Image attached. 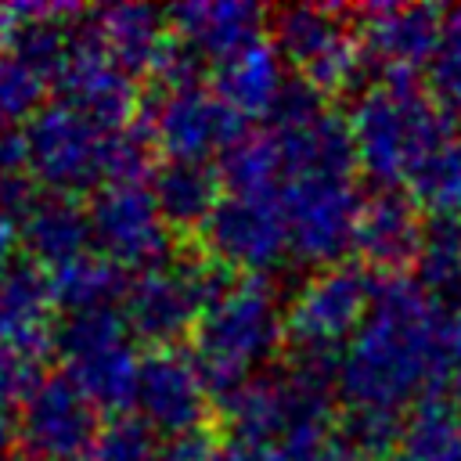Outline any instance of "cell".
I'll return each instance as SVG.
<instances>
[{"mask_svg": "<svg viewBox=\"0 0 461 461\" xmlns=\"http://www.w3.org/2000/svg\"><path fill=\"white\" fill-rule=\"evenodd\" d=\"M447 317L418 277L375 274L371 310L353 335L339 389L349 407L403 411L439 375H447Z\"/></svg>", "mask_w": 461, "mask_h": 461, "instance_id": "6da1fadb", "label": "cell"}, {"mask_svg": "<svg viewBox=\"0 0 461 461\" xmlns=\"http://www.w3.org/2000/svg\"><path fill=\"white\" fill-rule=\"evenodd\" d=\"M349 130L360 169L378 191H393L411 180L421 158L454 140V115L418 86V76H385L353 104Z\"/></svg>", "mask_w": 461, "mask_h": 461, "instance_id": "7a4b0ae2", "label": "cell"}, {"mask_svg": "<svg viewBox=\"0 0 461 461\" xmlns=\"http://www.w3.org/2000/svg\"><path fill=\"white\" fill-rule=\"evenodd\" d=\"M285 339V317L277 310V295L267 277L249 274L230 285L223 299H216L194 335L191 360L212 400H223L238 385L249 382V371L274 357Z\"/></svg>", "mask_w": 461, "mask_h": 461, "instance_id": "3957f363", "label": "cell"}, {"mask_svg": "<svg viewBox=\"0 0 461 461\" xmlns=\"http://www.w3.org/2000/svg\"><path fill=\"white\" fill-rule=\"evenodd\" d=\"M360 194L349 180L299 176L281 191V212L288 227V249L310 267H339L357 241Z\"/></svg>", "mask_w": 461, "mask_h": 461, "instance_id": "277c9868", "label": "cell"}, {"mask_svg": "<svg viewBox=\"0 0 461 461\" xmlns=\"http://www.w3.org/2000/svg\"><path fill=\"white\" fill-rule=\"evenodd\" d=\"M130 126L148 133L169 162H205V155H220L245 133V119L202 86L180 94L155 90L151 97H140Z\"/></svg>", "mask_w": 461, "mask_h": 461, "instance_id": "5b68a950", "label": "cell"}, {"mask_svg": "<svg viewBox=\"0 0 461 461\" xmlns=\"http://www.w3.org/2000/svg\"><path fill=\"white\" fill-rule=\"evenodd\" d=\"M375 277L357 263L324 267L303 281L285 310V339L295 349H339L360 331L371 310Z\"/></svg>", "mask_w": 461, "mask_h": 461, "instance_id": "8992f818", "label": "cell"}, {"mask_svg": "<svg viewBox=\"0 0 461 461\" xmlns=\"http://www.w3.org/2000/svg\"><path fill=\"white\" fill-rule=\"evenodd\" d=\"M29 173L54 187V194H83L104 184V144L108 133L72 112L68 104H43L29 126Z\"/></svg>", "mask_w": 461, "mask_h": 461, "instance_id": "52a82bcc", "label": "cell"}, {"mask_svg": "<svg viewBox=\"0 0 461 461\" xmlns=\"http://www.w3.org/2000/svg\"><path fill=\"white\" fill-rule=\"evenodd\" d=\"M202 249L230 270H270L288 249L281 198L274 194H227L202 227Z\"/></svg>", "mask_w": 461, "mask_h": 461, "instance_id": "ba28073f", "label": "cell"}, {"mask_svg": "<svg viewBox=\"0 0 461 461\" xmlns=\"http://www.w3.org/2000/svg\"><path fill=\"white\" fill-rule=\"evenodd\" d=\"M90 227L101 252L119 267L155 270L173 252L169 223L151 187H101L90 202Z\"/></svg>", "mask_w": 461, "mask_h": 461, "instance_id": "9c48e42d", "label": "cell"}, {"mask_svg": "<svg viewBox=\"0 0 461 461\" xmlns=\"http://www.w3.org/2000/svg\"><path fill=\"white\" fill-rule=\"evenodd\" d=\"M22 450L32 461H76L97 439V407L68 375H50L22 403Z\"/></svg>", "mask_w": 461, "mask_h": 461, "instance_id": "30bf717a", "label": "cell"}, {"mask_svg": "<svg viewBox=\"0 0 461 461\" xmlns=\"http://www.w3.org/2000/svg\"><path fill=\"white\" fill-rule=\"evenodd\" d=\"M349 14L360 18L367 65H375L382 79L418 76V68L436 58L447 32V14L429 4H367Z\"/></svg>", "mask_w": 461, "mask_h": 461, "instance_id": "8fae6325", "label": "cell"}, {"mask_svg": "<svg viewBox=\"0 0 461 461\" xmlns=\"http://www.w3.org/2000/svg\"><path fill=\"white\" fill-rule=\"evenodd\" d=\"M54 90L61 94V104H68L72 112H79L83 119L101 126L104 133L126 130L140 108V94H137L130 72H122L97 47L90 29H76L72 58L61 68V76L54 79Z\"/></svg>", "mask_w": 461, "mask_h": 461, "instance_id": "7c38bea8", "label": "cell"}, {"mask_svg": "<svg viewBox=\"0 0 461 461\" xmlns=\"http://www.w3.org/2000/svg\"><path fill=\"white\" fill-rule=\"evenodd\" d=\"M209 389L194 367L191 357L169 349H148L140 357V385H137V407L140 418L162 432L180 436L191 429H202V418L209 411Z\"/></svg>", "mask_w": 461, "mask_h": 461, "instance_id": "4fadbf2b", "label": "cell"}, {"mask_svg": "<svg viewBox=\"0 0 461 461\" xmlns=\"http://www.w3.org/2000/svg\"><path fill=\"white\" fill-rule=\"evenodd\" d=\"M166 22L173 25V36L187 40L202 58H212L216 65L263 43L267 32V11L241 0H191L166 11Z\"/></svg>", "mask_w": 461, "mask_h": 461, "instance_id": "5bb4252c", "label": "cell"}, {"mask_svg": "<svg viewBox=\"0 0 461 461\" xmlns=\"http://www.w3.org/2000/svg\"><path fill=\"white\" fill-rule=\"evenodd\" d=\"M421 216L411 194L403 191H375L357 220V241L353 249L367 267L378 274H403L407 263H414L421 245Z\"/></svg>", "mask_w": 461, "mask_h": 461, "instance_id": "9a60e30c", "label": "cell"}, {"mask_svg": "<svg viewBox=\"0 0 461 461\" xmlns=\"http://www.w3.org/2000/svg\"><path fill=\"white\" fill-rule=\"evenodd\" d=\"M54 292L50 274H43L40 263L14 259L0 274V342L25 349L32 357H43L47 346H54Z\"/></svg>", "mask_w": 461, "mask_h": 461, "instance_id": "2e32d148", "label": "cell"}, {"mask_svg": "<svg viewBox=\"0 0 461 461\" xmlns=\"http://www.w3.org/2000/svg\"><path fill=\"white\" fill-rule=\"evenodd\" d=\"M274 137H277L288 180H299V176L349 180V173L360 166L349 119H339L335 112H324L321 119L295 130H274Z\"/></svg>", "mask_w": 461, "mask_h": 461, "instance_id": "e0dca14e", "label": "cell"}, {"mask_svg": "<svg viewBox=\"0 0 461 461\" xmlns=\"http://www.w3.org/2000/svg\"><path fill=\"white\" fill-rule=\"evenodd\" d=\"M90 241H94L90 209H83L72 194L40 198L22 220V245L29 249L32 263L50 270H61L79 256H86Z\"/></svg>", "mask_w": 461, "mask_h": 461, "instance_id": "ac0fdd59", "label": "cell"}, {"mask_svg": "<svg viewBox=\"0 0 461 461\" xmlns=\"http://www.w3.org/2000/svg\"><path fill=\"white\" fill-rule=\"evenodd\" d=\"M90 36L122 72H148L166 32V14L148 4H108L90 14Z\"/></svg>", "mask_w": 461, "mask_h": 461, "instance_id": "d6986e66", "label": "cell"}, {"mask_svg": "<svg viewBox=\"0 0 461 461\" xmlns=\"http://www.w3.org/2000/svg\"><path fill=\"white\" fill-rule=\"evenodd\" d=\"M285 72H281V54L274 43H256L227 61L216 65L212 76V94L238 112L241 119H259L270 115L281 90H285Z\"/></svg>", "mask_w": 461, "mask_h": 461, "instance_id": "ffe728a7", "label": "cell"}, {"mask_svg": "<svg viewBox=\"0 0 461 461\" xmlns=\"http://www.w3.org/2000/svg\"><path fill=\"white\" fill-rule=\"evenodd\" d=\"M220 173L205 162H162L151 176V194L158 202L162 220L169 230L202 234L209 216L216 212L220 198Z\"/></svg>", "mask_w": 461, "mask_h": 461, "instance_id": "44dd1931", "label": "cell"}, {"mask_svg": "<svg viewBox=\"0 0 461 461\" xmlns=\"http://www.w3.org/2000/svg\"><path fill=\"white\" fill-rule=\"evenodd\" d=\"M216 411L223 425L234 432L241 443H270L274 436L285 439L292 425V407H288V389L285 378H249L223 400H216Z\"/></svg>", "mask_w": 461, "mask_h": 461, "instance_id": "7402d4cb", "label": "cell"}, {"mask_svg": "<svg viewBox=\"0 0 461 461\" xmlns=\"http://www.w3.org/2000/svg\"><path fill=\"white\" fill-rule=\"evenodd\" d=\"M68 378L76 382V389L97 407V411H112L115 418L137 403V385H140V357L119 342L112 349H101L94 357H83L76 364H68Z\"/></svg>", "mask_w": 461, "mask_h": 461, "instance_id": "603a6c76", "label": "cell"}, {"mask_svg": "<svg viewBox=\"0 0 461 461\" xmlns=\"http://www.w3.org/2000/svg\"><path fill=\"white\" fill-rule=\"evenodd\" d=\"M50 292L54 303L65 313H86V310H112V303H126L130 277L126 267L112 263L108 256H79L76 263L50 270Z\"/></svg>", "mask_w": 461, "mask_h": 461, "instance_id": "cb8c5ba5", "label": "cell"}, {"mask_svg": "<svg viewBox=\"0 0 461 461\" xmlns=\"http://www.w3.org/2000/svg\"><path fill=\"white\" fill-rule=\"evenodd\" d=\"M216 173L230 187V194H270L274 184L285 176V158L274 130L267 133L245 130L230 148L220 151Z\"/></svg>", "mask_w": 461, "mask_h": 461, "instance_id": "d4e9b609", "label": "cell"}, {"mask_svg": "<svg viewBox=\"0 0 461 461\" xmlns=\"http://www.w3.org/2000/svg\"><path fill=\"white\" fill-rule=\"evenodd\" d=\"M393 461H461V411L447 400H418Z\"/></svg>", "mask_w": 461, "mask_h": 461, "instance_id": "484cf974", "label": "cell"}, {"mask_svg": "<svg viewBox=\"0 0 461 461\" xmlns=\"http://www.w3.org/2000/svg\"><path fill=\"white\" fill-rule=\"evenodd\" d=\"M414 270H418V285L432 299L457 303L461 310V220H439V216L425 220Z\"/></svg>", "mask_w": 461, "mask_h": 461, "instance_id": "4316f807", "label": "cell"}, {"mask_svg": "<svg viewBox=\"0 0 461 461\" xmlns=\"http://www.w3.org/2000/svg\"><path fill=\"white\" fill-rule=\"evenodd\" d=\"M346 11L342 7H288L274 14V47L281 61H292L295 68H306L321 50H328L346 32Z\"/></svg>", "mask_w": 461, "mask_h": 461, "instance_id": "83f0119b", "label": "cell"}, {"mask_svg": "<svg viewBox=\"0 0 461 461\" xmlns=\"http://www.w3.org/2000/svg\"><path fill=\"white\" fill-rule=\"evenodd\" d=\"M407 194L418 209L439 220H461V140H447L429 158H421L407 180Z\"/></svg>", "mask_w": 461, "mask_h": 461, "instance_id": "f1b7e54d", "label": "cell"}, {"mask_svg": "<svg viewBox=\"0 0 461 461\" xmlns=\"http://www.w3.org/2000/svg\"><path fill=\"white\" fill-rule=\"evenodd\" d=\"M119 342H126V317L115 310L68 313L54 331V349L65 357V364H76V360L112 349Z\"/></svg>", "mask_w": 461, "mask_h": 461, "instance_id": "f546056e", "label": "cell"}, {"mask_svg": "<svg viewBox=\"0 0 461 461\" xmlns=\"http://www.w3.org/2000/svg\"><path fill=\"white\" fill-rule=\"evenodd\" d=\"M403 425L407 418H400V411H382V407H346L342 421H339V439L346 447H353L357 454L378 461L385 454L400 450L403 439Z\"/></svg>", "mask_w": 461, "mask_h": 461, "instance_id": "4dcf8cb0", "label": "cell"}, {"mask_svg": "<svg viewBox=\"0 0 461 461\" xmlns=\"http://www.w3.org/2000/svg\"><path fill=\"white\" fill-rule=\"evenodd\" d=\"M158 432L144 418L119 414L94 439V461H158Z\"/></svg>", "mask_w": 461, "mask_h": 461, "instance_id": "1f68e13d", "label": "cell"}, {"mask_svg": "<svg viewBox=\"0 0 461 461\" xmlns=\"http://www.w3.org/2000/svg\"><path fill=\"white\" fill-rule=\"evenodd\" d=\"M429 94L447 115H461V7L447 11V32L429 61Z\"/></svg>", "mask_w": 461, "mask_h": 461, "instance_id": "d6a6232c", "label": "cell"}, {"mask_svg": "<svg viewBox=\"0 0 461 461\" xmlns=\"http://www.w3.org/2000/svg\"><path fill=\"white\" fill-rule=\"evenodd\" d=\"M202 65L205 58L180 36H166L148 76L155 79L158 94H180V90H198V79H202Z\"/></svg>", "mask_w": 461, "mask_h": 461, "instance_id": "836d02e7", "label": "cell"}, {"mask_svg": "<svg viewBox=\"0 0 461 461\" xmlns=\"http://www.w3.org/2000/svg\"><path fill=\"white\" fill-rule=\"evenodd\" d=\"M40 101H43V76H36L14 58H0V108L18 122L25 115L32 119L40 112Z\"/></svg>", "mask_w": 461, "mask_h": 461, "instance_id": "e575fe53", "label": "cell"}, {"mask_svg": "<svg viewBox=\"0 0 461 461\" xmlns=\"http://www.w3.org/2000/svg\"><path fill=\"white\" fill-rule=\"evenodd\" d=\"M40 382H43L40 357L0 342V407L11 411L14 403H25Z\"/></svg>", "mask_w": 461, "mask_h": 461, "instance_id": "d590c367", "label": "cell"}, {"mask_svg": "<svg viewBox=\"0 0 461 461\" xmlns=\"http://www.w3.org/2000/svg\"><path fill=\"white\" fill-rule=\"evenodd\" d=\"M328 108H324V94H317L306 79H288L270 119H274V130H295V126H306L313 119H321Z\"/></svg>", "mask_w": 461, "mask_h": 461, "instance_id": "8d00e7d4", "label": "cell"}, {"mask_svg": "<svg viewBox=\"0 0 461 461\" xmlns=\"http://www.w3.org/2000/svg\"><path fill=\"white\" fill-rule=\"evenodd\" d=\"M216 450L220 447H216L212 432L202 425V429H191V432H180V436L166 439L158 461H212Z\"/></svg>", "mask_w": 461, "mask_h": 461, "instance_id": "74e56055", "label": "cell"}, {"mask_svg": "<svg viewBox=\"0 0 461 461\" xmlns=\"http://www.w3.org/2000/svg\"><path fill=\"white\" fill-rule=\"evenodd\" d=\"M36 202H40V194H36V176H32V173L0 176V212L14 216V220L22 223Z\"/></svg>", "mask_w": 461, "mask_h": 461, "instance_id": "f35d334b", "label": "cell"}, {"mask_svg": "<svg viewBox=\"0 0 461 461\" xmlns=\"http://www.w3.org/2000/svg\"><path fill=\"white\" fill-rule=\"evenodd\" d=\"M447 382H450V396H454V407L461 411V310H454L447 317Z\"/></svg>", "mask_w": 461, "mask_h": 461, "instance_id": "ab89813d", "label": "cell"}, {"mask_svg": "<svg viewBox=\"0 0 461 461\" xmlns=\"http://www.w3.org/2000/svg\"><path fill=\"white\" fill-rule=\"evenodd\" d=\"M212 461H292L285 454V447H274V443H241V439H230L227 447L216 450Z\"/></svg>", "mask_w": 461, "mask_h": 461, "instance_id": "60d3db41", "label": "cell"}, {"mask_svg": "<svg viewBox=\"0 0 461 461\" xmlns=\"http://www.w3.org/2000/svg\"><path fill=\"white\" fill-rule=\"evenodd\" d=\"M295 461H371V457L357 454V450L346 447L342 439H324L321 447H313L310 454H303V457H295Z\"/></svg>", "mask_w": 461, "mask_h": 461, "instance_id": "b9f144b4", "label": "cell"}, {"mask_svg": "<svg viewBox=\"0 0 461 461\" xmlns=\"http://www.w3.org/2000/svg\"><path fill=\"white\" fill-rule=\"evenodd\" d=\"M22 241V223L7 212H0V274L14 263V249Z\"/></svg>", "mask_w": 461, "mask_h": 461, "instance_id": "7bdbcfd3", "label": "cell"}, {"mask_svg": "<svg viewBox=\"0 0 461 461\" xmlns=\"http://www.w3.org/2000/svg\"><path fill=\"white\" fill-rule=\"evenodd\" d=\"M22 443V429H18V418L11 414V411H4L0 407V461L14 450Z\"/></svg>", "mask_w": 461, "mask_h": 461, "instance_id": "ee69618b", "label": "cell"}, {"mask_svg": "<svg viewBox=\"0 0 461 461\" xmlns=\"http://www.w3.org/2000/svg\"><path fill=\"white\" fill-rule=\"evenodd\" d=\"M11 130H18V126H14V119H11L4 108H0V137H4V133H11Z\"/></svg>", "mask_w": 461, "mask_h": 461, "instance_id": "f6af8a7d", "label": "cell"}, {"mask_svg": "<svg viewBox=\"0 0 461 461\" xmlns=\"http://www.w3.org/2000/svg\"><path fill=\"white\" fill-rule=\"evenodd\" d=\"M76 461H94V454H90V457H86V454H83V457H76Z\"/></svg>", "mask_w": 461, "mask_h": 461, "instance_id": "bcb514c9", "label": "cell"}]
</instances>
